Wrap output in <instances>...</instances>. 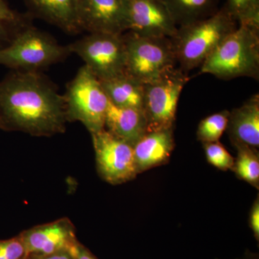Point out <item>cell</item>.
<instances>
[{
  "label": "cell",
  "mask_w": 259,
  "mask_h": 259,
  "mask_svg": "<svg viewBox=\"0 0 259 259\" xmlns=\"http://www.w3.org/2000/svg\"><path fill=\"white\" fill-rule=\"evenodd\" d=\"M203 145L206 157L210 164L224 171L232 169L235 159L219 141L204 143Z\"/></svg>",
  "instance_id": "cell-23"
},
{
  "label": "cell",
  "mask_w": 259,
  "mask_h": 259,
  "mask_svg": "<svg viewBox=\"0 0 259 259\" xmlns=\"http://www.w3.org/2000/svg\"><path fill=\"white\" fill-rule=\"evenodd\" d=\"M28 13L12 9L8 0H0V49L7 47L24 28L32 25Z\"/></svg>",
  "instance_id": "cell-19"
},
{
  "label": "cell",
  "mask_w": 259,
  "mask_h": 259,
  "mask_svg": "<svg viewBox=\"0 0 259 259\" xmlns=\"http://www.w3.org/2000/svg\"><path fill=\"white\" fill-rule=\"evenodd\" d=\"M105 128L134 146L147 133V121L143 110L116 106L109 102Z\"/></svg>",
  "instance_id": "cell-15"
},
{
  "label": "cell",
  "mask_w": 259,
  "mask_h": 259,
  "mask_svg": "<svg viewBox=\"0 0 259 259\" xmlns=\"http://www.w3.org/2000/svg\"><path fill=\"white\" fill-rule=\"evenodd\" d=\"M67 122L79 121L90 134L105 129L109 100L101 82L83 65L67 84L64 95Z\"/></svg>",
  "instance_id": "cell-6"
},
{
  "label": "cell",
  "mask_w": 259,
  "mask_h": 259,
  "mask_svg": "<svg viewBox=\"0 0 259 259\" xmlns=\"http://www.w3.org/2000/svg\"><path fill=\"white\" fill-rule=\"evenodd\" d=\"M237 149V158L232 170L238 178L258 189L259 156L256 148L243 144L233 145Z\"/></svg>",
  "instance_id": "cell-20"
},
{
  "label": "cell",
  "mask_w": 259,
  "mask_h": 259,
  "mask_svg": "<svg viewBox=\"0 0 259 259\" xmlns=\"http://www.w3.org/2000/svg\"><path fill=\"white\" fill-rule=\"evenodd\" d=\"M73 256L75 259H96L93 256L88 250L78 245L75 250Z\"/></svg>",
  "instance_id": "cell-27"
},
{
  "label": "cell",
  "mask_w": 259,
  "mask_h": 259,
  "mask_svg": "<svg viewBox=\"0 0 259 259\" xmlns=\"http://www.w3.org/2000/svg\"><path fill=\"white\" fill-rule=\"evenodd\" d=\"M29 259H75L69 252L62 251L49 255H29Z\"/></svg>",
  "instance_id": "cell-26"
},
{
  "label": "cell",
  "mask_w": 259,
  "mask_h": 259,
  "mask_svg": "<svg viewBox=\"0 0 259 259\" xmlns=\"http://www.w3.org/2000/svg\"><path fill=\"white\" fill-rule=\"evenodd\" d=\"M29 14L42 19L71 35L80 31L76 22V0H24Z\"/></svg>",
  "instance_id": "cell-16"
},
{
  "label": "cell",
  "mask_w": 259,
  "mask_h": 259,
  "mask_svg": "<svg viewBox=\"0 0 259 259\" xmlns=\"http://www.w3.org/2000/svg\"><path fill=\"white\" fill-rule=\"evenodd\" d=\"M75 10L80 31H127L125 0H76Z\"/></svg>",
  "instance_id": "cell-10"
},
{
  "label": "cell",
  "mask_w": 259,
  "mask_h": 259,
  "mask_svg": "<svg viewBox=\"0 0 259 259\" xmlns=\"http://www.w3.org/2000/svg\"><path fill=\"white\" fill-rule=\"evenodd\" d=\"M250 226L254 233L255 238L259 237V199L258 197L253 204L250 212Z\"/></svg>",
  "instance_id": "cell-25"
},
{
  "label": "cell",
  "mask_w": 259,
  "mask_h": 259,
  "mask_svg": "<svg viewBox=\"0 0 259 259\" xmlns=\"http://www.w3.org/2000/svg\"><path fill=\"white\" fill-rule=\"evenodd\" d=\"M226 130L233 145L243 144L252 148H258V94L253 95L241 107L230 112Z\"/></svg>",
  "instance_id": "cell-14"
},
{
  "label": "cell",
  "mask_w": 259,
  "mask_h": 259,
  "mask_svg": "<svg viewBox=\"0 0 259 259\" xmlns=\"http://www.w3.org/2000/svg\"><path fill=\"white\" fill-rule=\"evenodd\" d=\"M200 73L223 80H258L259 27L239 24L202 64Z\"/></svg>",
  "instance_id": "cell-2"
},
{
  "label": "cell",
  "mask_w": 259,
  "mask_h": 259,
  "mask_svg": "<svg viewBox=\"0 0 259 259\" xmlns=\"http://www.w3.org/2000/svg\"><path fill=\"white\" fill-rule=\"evenodd\" d=\"M66 122L64 95L42 72L12 71L0 81V129L50 137Z\"/></svg>",
  "instance_id": "cell-1"
},
{
  "label": "cell",
  "mask_w": 259,
  "mask_h": 259,
  "mask_svg": "<svg viewBox=\"0 0 259 259\" xmlns=\"http://www.w3.org/2000/svg\"><path fill=\"white\" fill-rule=\"evenodd\" d=\"M225 7L238 23L259 27V0H227Z\"/></svg>",
  "instance_id": "cell-22"
},
{
  "label": "cell",
  "mask_w": 259,
  "mask_h": 259,
  "mask_svg": "<svg viewBox=\"0 0 259 259\" xmlns=\"http://www.w3.org/2000/svg\"><path fill=\"white\" fill-rule=\"evenodd\" d=\"M127 31L144 36L171 37L177 26L163 0H125Z\"/></svg>",
  "instance_id": "cell-11"
},
{
  "label": "cell",
  "mask_w": 259,
  "mask_h": 259,
  "mask_svg": "<svg viewBox=\"0 0 259 259\" xmlns=\"http://www.w3.org/2000/svg\"><path fill=\"white\" fill-rule=\"evenodd\" d=\"M100 82L109 101L113 105L143 110L144 83L126 73Z\"/></svg>",
  "instance_id": "cell-17"
},
{
  "label": "cell",
  "mask_w": 259,
  "mask_h": 259,
  "mask_svg": "<svg viewBox=\"0 0 259 259\" xmlns=\"http://www.w3.org/2000/svg\"><path fill=\"white\" fill-rule=\"evenodd\" d=\"M29 255H49L67 251L71 255L77 247L74 226L68 218L35 227L20 235Z\"/></svg>",
  "instance_id": "cell-12"
},
{
  "label": "cell",
  "mask_w": 259,
  "mask_h": 259,
  "mask_svg": "<svg viewBox=\"0 0 259 259\" xmlns=\"http://www.w3.org/2000/svg\"><path fill=\"white\" fill-rule=\"evenodd\" d=\"M70 54L69 45H61L32 24L19 32L7 47L0 49V65L12 71L42 72Z\"/></svg>",
  "instance_id": "cell-4"
},
{
  "label": "cell",
  "mask_w": 259,
  "mask_h": 259,
  "mask_svg": "<svg viewBox=\"0 0 259 259\" xmlns=\"http://www.w3.org/2000/svg\"><path fill=\"white\" fill-rule=\"evenodd\" d=\"M230 111L223 110L203 119L197 128V139L203 143L219 141L228 127Z\"/></svg>",
  "instance_id": "cell-21"
},
{
  "label": "cell",
  "mask_w": 259,
  "mask_h": 259,
  "mask_svg": "<svg viewBox=\"0 0 259 259\" xmlns=\"http://www.w3.org/2000/svg\"><path fill=\"white\" fill-rule=\"evenodd\" d=\"M91 135L97 169L102 179L111 185H120L136 177L134 146L105 128Z\"/></svg>",
  "instance_id": "cell-9"
},
{
  "label": "cell",
  "mask_w": 259,
  "mask_h": 259,
  "mask_svg": "<svg viewBox=\"0 0 259 259\" xmlns=\"http://www.w3.org/2000/svg\"><path fill=\"white\" fill-rule=\"evenodd\" d=\"M126 50L125 73L143 83L153 82L176 69L177 64L170 37L123 33Z\"/></svg>",
  "instance_id": "cell-5"
},
{
  "label": "cell",
  "mask_w": 259,
  "mask_h": 259,
  "mask_svg": "<svg viewBox=\"0 0 259 259\" xmlns=\"http://www.w3.org/2000/svg\"><path fill=\"white\" fill-rule=\"evenodd\" d=\"M177 28L215 14L219 0H163Z\"/></svg>",
  "instance_id": "cell-18"
},
{
  "label": "cell",
  "mask_w": 259,
  "mask_h": 259,
  "mask_svg": "<svg viewBox=\"0 0 259 259\" xmlns=\"http://www.w3.org/2000/svg\"><path fill=\"white\" fill-rule=\"evenodd\" d=\"M71 54L79 56L90 71L104 81L125 74L126 50L123 33L90 32L69 44Z\"/></svg>",
  "instance_id": "cell-7"
},
{
  "label": "cell",
  "mask_w": 259,
  "mask_h": 259,
  "mask_svg": "<svg viewBox=\"0 0 259 259\" xmlns=\"http://www.w3.org/2000/svg\"><path fill=\"white\" fill-rule=\"evenodd\" d=\"M188 80L187 74L176 69L157 81L145 83L143 111L147 132L174 128L179 100Z\"/></svg>",
  "instance_id": "cell-8"
},
{
  "label": "cell",
  "mask_w": 259,
  "mask_h": 259,
  "mask_svg": "<svg viewBox=\"0 0 259 259\" xmlns=\"http://www.w3.org/2000/svg\"><path fill=\"white\" fill-rule=\"evenodd\" d=\"M174 148L173 129L146 133L134 146L138 174L168 161Z\"/></svg>",
  "instance_id": "cell-13"
},
{
  "label": "cell",
  "mask_w": 259,
  "mask_h": 259,
  "mask_svg": "<svg viewBox=\"0 0 259 259\" xmlns=\"http://www.w3.org/2000/svg\"><path fill=\"white\" fill-rule=\"evenodd\" d=\"M26 257L21 236L0 241V259H24Z\"/></svg>",
  "instance_id": "cell-24"
},
{
  "label": "cell",
  "mask_w": 259,
  "mask_h": 259,
  "mask_svg": "<svg viewBox=\"0 0 259 259\" xmlns=\"http://www.w3.org/2000/svg\"><path fill=\"white\" fill-rule=\"evenodd\" d=\"M237 27V22L225 6L209 18L178 27L170 39L181 71L187 74L200 67Z\"/></svg>",
  "instance_id": "cell-3"
}]
</instances>
